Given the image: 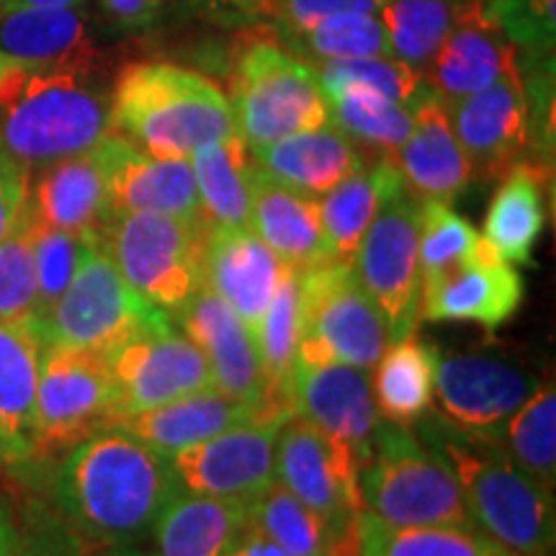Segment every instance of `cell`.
Returning <instances> with one entry per match:
<instances>
[{
	"label": "cell",
	"mask_w": 556,
	"mask_h": 556,
	"mask_svg": "<svg viewBox=\"0 0 556 556\" xmlns=\"http://www.w3.org/2000/svg\"><path fill=\"white\" fill-rule=\"evenodd\" d=\"M178 492L170 456L116 428L75 443L54 477L58 513L88 552L148 544Z\"/></svg>",
	"instance_id": "obj_1"
},
{
	"label": "cell",
	"mask_w": 556,
	"mask_h": 556,
	"mask_svg": "<svg viewBox=\"0 0 556 556\" xmlns=\"http://www.w3.org/2000/svg\"><path fill=\"white\" fill-rule=\"evenodd\" d=\"M111 131V93L90 67L13 62L0 73V148L26 173L93 150Z\"/></svg>",
	"instance_id": "obj_2"
},
{
	"label": "cell",
	"mask_w": 556,
	"mask_h": 556,
	"mask_svg": "<svg viewBox=\"0 0 556 556\" xmlns=\"http://www.w3.org/2000/svg\"><path fill=\"white\" fill-rule=\"evenodd\" d=\"M413 430L454 471L477 531L518 556L554 554V492L520 471L497 441L462 433L430 409Z\"/></svg>",
	"instance_id": "obj_3"
},
{
	"label": "cell",
	"mask_w": 556,
	"mask_h": 556,
	"mask_svg": "<svg viewBox=\"0 0 556 556\" xmlns=\"http://www.w3.org/2000/svg\"><path fill=\"white\" fill-rule=\"evenodd\" d=\"M111 131L155 157H191L238 135L232 103L217 83L173 62H131L111 88Z\"/></svg>",
	"instance_id": "obj_4"
},
{
	"label": "cell",
	"mask_w": 556,
	"mask_h": 556,
	"mask_svg": "<svg viewBox=\"0 0 556 556\" xmlns=\"http://www.w3.org/2000/svg\"><path fill=\"white\" fill-rule=\"evenodd\" d=\"M358 490L364 510L384 523L477 531L454 471L407 426L379 420Z\"/></svg>",
	"instance_id": "obj_5"
},
{
	"label": "cell",
	"mask_w": 556,
	"mask_h": 556,
	"mask_svg": "<svg viewBox=\"0 0 556 556\" xmlns=\"http://www.w3.org/2000/svg\"><path fill=\"white\" fill-rule=\"evenodd\" d=\"M227 99L250 152L330 124V99L315 67L263 34L240 47Z\"/></svg>",
	"instance_id": "obj_6"
},
{
	"label": "cell",
	"mask_w": 556,
	"mask_h": 556,
	"mask_svg": "<svg viewBox=\"0 0 556 556\" xmlns=\"http://www.w3.org/2000/svg\"><path fill=\"white\" fill-rule=\"evenodd\" d=\"M204 232L201 217L127 212L109 214L96 238L135 294L176 317L204 283Z\"/></svg>",
	"instance_id": "obj_7"
},
{
	"label": "cell",
	"mask_w": 556,
	"mask_h": 556,
	"mask_svg": "<svg viewBox=\"0 0 556 556\" xmlns=\"http://www.w3.org/2000/svg\"><path fill=\"white\" fill-rule=\"evenodd\" d=\"M163 317V309L131 291L93 232L65 294L31 328L41 345L111 353Z\"/></svg>",
	"instance_id": "obj_8"
},
{
	"label": "cell",
	"mask_w": 556,
	"mask_h": 556,
	"mask_svg": "<svg viewBox=\"0 0 556 556\" xmlns=\"http://www.w3.org/2000/svg\"><path fill=\"white\" fill-rule=\"evenodd\" d=\"M304 299V332L296 364H348L374 368L387 351L389 328L366 289L353 261H328L299 270Z\"/></svg>",
	"instance_id": "obj_9"
},
{
	"label": "cell",
	"mask_w": 556,
	"mask_h": 556,
	"mask_svg": "<svg viewBox=\"0 0 556 556\" xmlns=\"http://www.w3.org/2000/svg\"><path fill=\"white\" fill-rule=\"evenodd\" d=\"M358 471L351 451L304 417L291 415L278 430L276 484L325 520L338 556H353L356 520L364 510Z\"/></svg>",
	"instance_id": "obj_10"
},
{
	"label": "cell",
	"mask_w": 556,
	"mask_h": 556,
	"mask_svg": "<svg viewBox=\"0 0 556 556\" xmlns=\"http://www.w3.org/2000/svg\"><path fill=\"white\" fill-rule=\"evenodd\" d=\"M114 417L109 353L41 345L34 454L73 448Z\"/></svg>",
	"instance_id": "obj_11"
},
{
	"label": "cell",
	"mask_w": 556,
	"mask_h": 556,
	"mask_svg": "<svg viewBox=\"0 0 556 556\" xmlns=\"http://www.w3.org/2000/svg\"><path fill=\"white\" fill-rule=\"evenodd\" d=\"M417 232L420 199L400 186L381 204L353 255L358 283L387 319L389 340L413 336L422 317Z\"/></svg>",
	"instance_id": "obj_12"
},
{
	"label": "cell",
	"mask_w": 556,
	"mask_h": 556,
	"mask_svg": "<svg viewBox=\"0 0 556 556\" xmlns=\"http://www.w3.org/2000/svg\"><path fill=\"white\" fill-rule=\"evenodd\" d=\"M541 377L520 358L490 348L441 353L435 361L433 397L438 415L462 433L497 441Z\"/></svg>",
	"instance_id": "obj_13"
},
{
	"label": "cell",
	"mask_w": 556,
	"mask_h": 556,
	"mask_svg": "<svg viewBox=\"0 0 556 556\" xmlns=\"http://www.w3.org/2000/svg\"><path fill=\"white\" fill-rule=\"evenodd\" d=\"M291 415L289 407L266 405L240 426L173 454L180 490L253 505L276 482V438Z\"/></svg>",
	"instance_id": "obj_14"
},
{
	"label": "cell",
	"mask_w": 556,
	"mask_h": 556,
	"mask_svg": "<svg viewBox=\"0 0 556 556\" xmlns=\"http://www.w3.org/2000/svg\"><path fill=\"white\" fill-rule=\"evenodd\" d=\"M109 371L114 387V417L144 413L214 387L204 351L170 315L111 351Z\"/></svg>",
	"instance_id": "obj_15"
},
{
	"label": "cell",
	"mask_w": 556,
	"mask_h": 556,
	"mask_svg": "<svg viewBox=\"0 0 556 556\" xmlns=\"http://www.w3.org/2000/svg\"><path fill=\"white\" fill-rule=\"evenodd\" d=\"M446 109L475 176H505L523 163L533 144V114L520 75L451 101Z\"/></svg>",
	"instance_id": "obj_16"
},
{
	"label": "cell",
	"mask_w": 556,
	"mask_h": 556,
	"mask_svg": "<svg viewBox=\"0 0 556 556\" xmlns=\"http://www.w3.org/2000/svg\"><path fill=\"white\" fill-rule=\"evenodd\" d=\"M291 413L336 438L364 467L379 426L368 368L348 364H296L289 381Z\"/></svg>",
	"instance_id": "obj_17"
},
{
	"label": "cell",
	"mask_w": 556,
	"mask_h": 556,
	"mask_svg": "<svg viewBox=\"0 0 556 556\" xmlns=\"http://www.w3.org/2000/svg\"><path fill=\"white\" fill-rule=\"evenodd\" d=\"M173 319L204 351L206 364L212 368V381L219 392L248 405H278L268 400L266 371L255 336L238 317V312L206 283H201L189 304Z\"/></svg>",
	"instance_id": "obj_18"
},
{
	"label": "cell",
	"mask_w": 556,
	"mask_h": 556,
	"mask_svg": "<svg viewBox=\"0 0 556 556\" xmlns=\"http://www.w3.org/2000/svg\"><path fill=\"white\" fill-rule=\"evenodd\" d=\"M106 176L109 214L157 212L201 217L197 180L189 157H155L116 131L96 144Z\"/></svg>",
	"instance_id": "obj_19"
},
{
	"label": "cell",
	"mask_w": 556,
	"mask_h": 556,
	"mask_svg": "<svg viewBox=\"0 0 556 556\" xmlns=\"http://www.w3.org/2000/svg\"><path fill=\"white\" fill-rule=\"evenodd\" d=\"M523 278L479 238L477 253L422 287L420 312L430 323H475L497 330L520 309Z\"/></svg>",
	"instance_id": "obj_20"
},
{
	"label": "cell",
	"mask_w": 556,
	"mask_h": 556,
	"mask_svg": "<svg viewBox=\"0 0 556 556\" xmlns=\"http://www.w3.org/2000/svg\"><path fill=\"white\" fill-rule=\"evenodd\" d=\"M516 75H520L518 47L486 16L484 0H479L443 39L420 78L430 93L451 103Z\"/></svg>",
	"instance_id": "obj_21"
},
{
	"label": "cell",
	"mask_w": 556,
	"mask_h": 556,
	"mask_svg": "<svg viewBox=\"0 0 556 556\" xmlns=\"http://www.w3.org/2000/svg\"><path fill=\"white\" fill-rule=\"evenodd\" d=\"M287 263L248 227H206L201 274L255 336Z\"/></svg>",
	"instance_id": "obj_22"
},
{
	"label": "cell",
	"mask_w": 556,
	"mask_h": 556,
	"mask_svg": "<svg viewBox=\"0 0 556 556\" xmlns=\"http://www.w3.org/2000/svg\"><path fill=\"white\" fill-rule=\"evenodd\" d=\"M409 106H413V129L392 155L402 184L420 201L454 204L469 189L475 173L451 127L446 103L422 88V93Z\"/></svg>",
	"instance_id": "obj_23"
},
{
	"label": "cell",
	"mask_w": 556,
	"mask_h": 556,
	"mask_svg": "<svg viewBox=\"0 0 556 556\" xmlns=\"http://www.w3.org/2000/svg\"><path fill=\"white\" fill-rule=\"evenodd\" d=\"M266 407V405H263ZM258 405L227 397L217 387L201 389L186 397L150 407L144 413L122 415L109 422V428L122 430L144 446L160 451L163 456H173L178 451L197 446L201 441L225 433L240 426L258 413Z\"/></svg>",
	"instance_id": "obj_24"
},
{
	"label": "cell",
	"mask_w": 556,
	"mask_h": 556,
	"mask_svg": "<svg viewBox=\"0 0 556 556\" xmlns=\"http://www.w3.org/2000/svg\"><path fill=\"white\" fill-rule=\"evenodd\" d=\"M250 229L294 270L336 261L325 238L317 199L287 189L258 165L250 180Z\"/></svg>",
	"instance_id": "obj_25"
},
{
	"label": "cell",
	"mask_w": 556,
	"mask_h": 556,
	"mask_svg": "<svg viewBox=\"0 0 556 556\" xmlns=\"http://www.w3.org/2000/svg\"><path fill=\"white\" fill-rule=\"evenodd\" d=\"M26 214L37 225L75 235L99 232L109 217L106 176L99 152L58 160L37 170L26 193Z\"/></svg>",
	"instance_id": "obj_26"
},
{
	"label": "cell",
	"mask_w": 556,
	"mask_h": 556,
	"mask_svg": "<svg viewBox=\"0 0 556 556\" xmlns=\"http://www.w3.org/2000/svg\"><path fill=\"white\" fill-rule=\"evenodd\" d=\"M371 152L361 150L332 124L278 139L253 152L255 165L291 191L319 199L356 173Z\"/></svg>",
	"instance_id": "obj_27"
},
{
	"label": "cell",
	"mask_w": 556,
	"mask_h": 556,
	"mask_svg": "<svg viewBox=\"0 0 556 556\" xmlns=\"http://www.w3.org/2000/svg\"><path fill=\"white\" fill-rule=\"evenodd\" d=\"M0 52L29 65L90 67L96 41L80 9H0Z\"/></svg>",
	"instance_id": "obj_28"
},
{
	"label": "cell",
	"mask_w": 556,
	"mask_h": 556,
	"mask_svg": "<svg viewBox=\"0 0 556 556\" xmlns=\"http://www.w3.org/2000/svg\"><path fill=\"white\" fill-rule=\"evenodd\" d=\"M250 520V505L180 490L152 528V556H227Z\"/></svg>",
	"instance_id": "obj_29"
},
{
	"label": "cell",
	"mask_w": 556,
	"mask_h": 556,
	"mask_svg": "<svg viewBox=\"0 0 556 556\" xmlns=\"http://www.w3.org/2000/svg\"><path fill=\"white\" fill-rule=\"evenodd\" d=\"M402 176L392 155H368L356 173L317 199L325 238L336 261H353L381 204L400 189Z\"/></svg>",
	"instance_id": "obj_30"
},
{
	"label": "cell",
	"mask_w": 556,
	"mask_h": 556,
	"mask_svg": "<svg viewBox=\"0 0 556 556\" xmlns=\"http://www.w3.org/2000/svg\"><path fill=\"white\" fill-rule=\"evenodd\" d=\"M544 227V173L523 160L503 176L486 208L482 238L503 261L528 266L533 263V248Z\"/></svg>",
	"instance_id": "obj_31"
},
{
	"label": "cell",
	"mask_w": 556,
	"mask_h": 556,
	"mask_svg": "<svg viewBox=\"0 0 556 556\" xmlns=\"http://www.w3.org/2000/svg\"><path fill=\"white\" fill-rule=\"evenodd\" d=\"M197 180L201 222L206 227L250 229V180L253 152L240 135L208 142L189 157Z\"/></svg>",
	"instance_id": "obj_32"
},
{
	"label": "cell",
	"mask_w": 556,
	"mask_h": 556,
	"mask_svg": "<svg viewBox=\"0 0 556 556\" xmlns=\"http://www.w3.org/2000/svg\"><path fill=\"white\" fill-rule=\"evenodd\" d=\"M438 348L415 336L392 340L371 374L381 420L413 428L433 405Z\"/></svg>",
	"instance_id": "obj_33"
},
{
	"label": "cell",
	"mask_w": 556,
	"mask_h": 556,
	"mask_svg": "<svg viewBox=\"0 0 556 556\" xmlns=\"http://www.w3.org/2000/svg\"><path fill=\"white\" fill-rule=\"evenodd\" d=\"M353 556H518L469 528L392 526L361 510Z\"/></svg>",
	"instance_id": "obj_34"
},
{
	"label": "cell",
	"mask_w": 556,
	"mask_h": 556,
	"mask_svg": "<svg viewBox=\"0 0 556 556\" xmlns=\"http://www.w3.org/2000/svg\"><path fill=\"white\" fill-rule=\"evenodd\" d=\"M270 37L309 67L336 60L394 58L379 13H343L307 29H274Z\"/></svg>",
	"instance_id": "obj_35"
},
{
	"label": "cell",
	"mask_w": 556,
	"mask_h": 556,
	"mask_svg": "<svg viewBox=\"0 0 556 556\" xmlns=\"http://www.w3.org/2000/svg\"><path fill=\"white\" fill-rule=\"evenodd\" d=\"M304 332V299H302V278L299 270H283L281 281L268 309L263 312L258 328H255V343H258L261 364L266 371L268 400L278 405L291 407L289 402V381L296 366L299 340Z\"/></svg>",
	"instance_id": "obj_36"
},
{
	"label": "cell",
	"mask_w": 556,
	"mask_h": 556,
	"mask_svg": "<svg viewBox=\"0 0 556 556\" xmlns=\"http://www.w3.org/2000/svg\"><path fill=\"white\" fill-rule=\"evenodd\" d=\"M479 0H384L379 18L392 41V54L422 75L451 29Z\"/></svg>",
	"instance_id": "obj_37"
},
{
	"label": "cell",
	"mask_w": 556,
	"mask_h": 556,
	"mask_svg": "<svg viewBox=\"0 0 556 556\" xmlns=\"http://www.w3.org/2000/svg\"><path fill=\"white\" fill-rule=\"evenodd\" d=\"M497 443L520 471L554 492L556 486V389L541 379L516 415L507 420Z\"/></svg>",
	"instance_id": "obj_38"
},
{
	"label": "cell",
	"mask_w": 556,
	"mask_h": 556,
	"mask_svg": "<svg viewBox=\"0 0 556 556\" xmlns=\"http://www.w3.org/2000/svg\"><path fill=\"white\" fill-rule=\"evenodd\" d=\"M328 99L332 127L374 155H394L413 129V106L374 90L340 88L328 93Z\"/></svg>",
	"instance_id": "obj_39"
},
{
	"label": "cell",
	"mask_w": 556,
	"mask_h": 556,
	"mask_svg": "<svg viewBox=\"0 0 556 556\" xmlns=\"http://www.w3.org/2000/svg\"><path fill=\"white\" fill-rule=\"evenodd\" d=\"M41 340L31 325L0 323V415L34 446Z\"/></svg>",
	"instance_id": "obj_40"
},
{
	"label": "cell",
	"mask_w": 556,
	"mask_h": 556,
	"mask_svg": "<svg viewBox=\"0 0 556 556\" xmlns=\"http://www.w3.org/2000/svg\"><path fill=\"white\" fill-rule=\"evenodd\" d=\"M250 520L287 556H338L325 520L281 484L274 482L250 505Z\"/></svg>",
	"instance_id": "obj_41"
},
{
	"label": "cell",
	"mask_w": 556,
	"mask_h": 556,
	"mask_svg": "<svg viewBox=\"0 0 556 556\" xmlns=\"http://www.w3.org/2000/svg\"><path fill=\"white\" fill-rule=\"evenodd\" d=\"M479 238L482 235L467 219L458 217L446 201H420L417 261L422 287L469 261L477 253Z\"/></svg>",
	"instance_id": "obj_42"
},
{
	"label": "cell",
	"mask_w": 556,
	"mask_h": 556,
	"mask_svg": "<svg viewBox=\"0 0 556 556\" xmlns=\"http://www.w3.org/2000/svg\"><path fill=\"white\" fill-rule=\"evenodd\" d=\"M315 73L323 83L325 93L340 88H366L384 99L413 103L422 93V78L413 67L397 58H358L336 60L315 65Z\"/></svg>",
	"instance_id": "obj_43"
},
{
	"label": "cell",
	"mask_w": 556,
	"mask_h": 556,
	"mask_svg": "<svg viewBox=\"0 0 556 556\" xmlns=\"http://www.w3.org/2000/svg\"><path fill=\"white\" fill-rule=\"evenodd\" d=\"M26 212V206H24ZM29 217V214H26ZM31 222V250H34V274H37V307L34 319L45 317L52 309V304L65 294L67 283L73 281L78 263L83 258L90 235H75L65 229H52Z\"/></svg>",
	"instance_id": "obj_44"
},
{
	"label": "cell",
	"mask_w": 556,
	"mask_h": 556,
	"mask_svg": "<svg viewBox=\"0 0 556 556\" xmlns=\"http://www.w3.org/2000/svg\"><path fill=\"white\" fill-rule=\"evenodd\" d=\"M37 307L31 222L26 212L5 240H0V323L31 325Z\"/></svg>",
	"instance_id": "obj_45"
},
{
	"label": "cell",
	"mask_w": 556,
	"mask_h": 556,
	"mask_svg": "<svg viewBox=\"0 0 556 556\" xmlns=\"http://www.w3.org/2000/svg\"><path fill=\"white\" fill-rule=\"evenodd\" d=\"M484 11L518 50L523 47L528 58H552L556 31L554 0H484Z\"/></svg>",
	"instance_id": "obj_46"
},
{
	"label": "cell",
	"mask_w": 556,
	"mask_h": 556,
	"mask_svg": "<svg viewBox=\"0 0 556 556\" xmlns=\"http://www.w3.org/2000/svg\"><path fill=\"white\" fill-rule=\"evenodd\" d=\"M18 556H88L78 533L52 507L29 503L18 516Z\"/></svg>",
	"instance_id": "obj_47"
},
{
	"label": "cell",
	"mask_w": 556,
	"mask_h": 556,
	"mask_svg": "<svg viewBox=\"0 0 556 556\" xmlns=\"http://www.w3.org/2000/svg\"><path fill=\"white\" fill-rule=\"evenodd\" d=\"M384 0H263L250 18L268 21L274 29H307L343 13H379Z\"/></svg>",
	"instance_id": "obj_48"
},
{
	"label": "cell",
	"mask_w": 556,
	"mask_h": 556,
	"mask_svg": "<svg viewBox=\"0 0 556 556\" xmlns=\"http://www.w3.org/2000/svg\"><path fill=\"white\" fill-rule=\"evenodd\" d=\"M29 193V173L0 148V240H5L18 225Z\"/></svg>",
	"instance_id": "obj_49"
},
{
	"label": "cell",
	"mask_w": 556,
	"mask_h": 556,
	"mask_svg": "<svg viewBox=\"0 0 556 556\" xmlns=\"http://www.w3.org/2000/svg\"><path fill=\"white\" fill-rule=\"evenodd\" d=\"M96 3L122 29H144L160 16L165 0H96Z\"/></svg>",
	"instance_id": "obj_50"
},
{
	"label": "cell",
	"mask_w": 556,
	"mask_h": 556,
	"mask_svg": "<svg viewBox=\"0 0 556 556\" xmlns=\"http://www.w3.org/2000/svg\"><path fill=\"white\" fill-rule=\"evenodd\" d=\"M34 456V446L0 415V469L18 467Z\"/></svg>",
	"instance_id": "obj_51"
},
{
	"label": "cell",
	"mask_w": 556,
	"mask_h": 556,
	"mask_svg": "<svg viewBox=\"0 0 556 556\" xmlns=\"http://www.w3.org/2000/svg\"><path fill=\"white\" fill-rule=\"evenodd\" d=\"M227 556H287L278 548L274 541H268L263 533L255 528L253 520H248V526L242 528L235 546L229 548Z\"/></svg>",
	"instance_id": "obj_52"
},
{
	"label": "cell",
	"mask_w": 556,
	"mask_h": 556,
	"mask_svg": "<svg viewBox=\"0 0 556 556\" xmlns=\"http://www.w3.org/2000/svg\"><path fill=\"white\" fill-rule=\"evenodd\" d=\"M18 516L9 500L0 495V556H18Z\"/></svg>",
	"instance_id": "obj_53"
},
{
	"label": "cell",
	"mask_w": 556,
	"mask_h": 556,
	"mask_svg": "<svg viewBox=\"0 0 556 556\" xmlns=\"http://www.w3.org/2000/svg\"><path fill=\"white\" fill-rule=\"evenodd\" d=\"M86 0H0V9H83Z\"/></svg>",
	"instance_id": "obj_54"
},
{
	"label": "cell",
	"mask_w": 556,
	"mask_h": 556,
	"mask_svg": "<svg viewBox=\"0 0 556 556\" xmlns=\"http://www.w3.org/2000/svg\"><path fill=\"white\" fill-rule=\"evenodd\" d=\"M208 3H214L217 9H229V11H238L242 16L250 18V13H253L263 0H208Z\"/></svg>",
	"instance_id": "obj_55"
},
{
	"label": "cell",
	"mask_w": 556,
	"mask_h": 556,
	"mask_svg": "<svg viewBox=\"0 0 556 556\" xmlns=\"http://www.w3.org/2000/svg\"><path fill=\"white\" fill-rule=\"evenodd\" d=\"M88 556H152V554L144 552L142 546H135V548H93V552H88Z\"/></svg>",
	"instance_id": "obj_56"
},
{
	"label": "cell",
	"mask_w": 556,
	"mask_h": 556,
	"mask_svg": "<svg viewBox=\"0 0 556 556\" xmlns=\"http://www.w3.org/2000/svg\"><path fill=\"white\" fill-rule=\"evenodd\" d=\"M5 65H9V58H5V54L0 52V73H3V67H5Z\"/></svg>",
	"instance_id": "obj_57"
}]
</instances>
